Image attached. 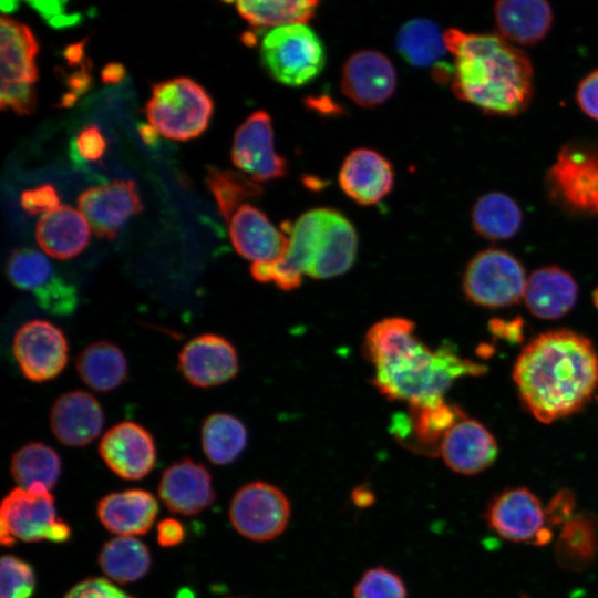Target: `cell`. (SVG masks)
<instances>
[{"mask_svg":"<svg viewBox=\"0 0 598 598\" xmlns=\"http://www.w3.org/2000/svg\"><path fill=\"white\" fill-rule=\"evenodd\" d=\"M363 354L374 367L373 385L390 400L423 405L444 400L463 377H477L486 367L461 357L443 343L435 350L423 343L406 318H385L365 334Z\"/></svg>","mask_w":598,"mask_h":598,"instance_id":"obj_1","label":"cell"},{"mask_svg":"<svg viewBox=\"0 0 598 598\" xmlns=\"http://www.w3.org/2000/svg\"><path fill=\"white\" fill-rule=\"evenodd\" d=\"M513 380L524 406L542 423L581 410L598 388V353L575 331L544 332L522 350Z\"/></svg>","mask_w":598,"mask_h":598,"instance_id":"obj_2","label":"cell"},{"mask_svg":"<svg viewBox=\"0 0 598 598\" xmlns=\"http://www.w3.org/2000/svg\"><path fill=\"white\" fill-rule=\"evenodd\" d=\"M453 56L452 91L489 115L515 116L530 104L534 69L528 55L498 33L444 32Z\"/></svg>","mask_w":598,"mask_h":598,"instance_id":"obj_3","label":"cell"},{"mask_svg":"<svg viewBox=\"0 0 598 598\" xmlns=\"http://www.w3.org/2000/svg\"><path fill=\"white\" fill-rule=\"evenodd\" d=\"M214 103L194 80L178 76L154 83L144 112L150 124L164 137L187 141L208 126Z\"/></svg>","mask_w":598,"mask_h":598,"instance_id":"obj_4","label":"cell"},{"mask_svg":"<svg viewBox=\"0 0 598 598\" xmlns=\"http://www.w3.org/2000/svg\"><path fill=\"white\" fill-rule=\"evenodd\" d=\"M260 58L274 80L287 86H301L323 70L326 49L312 28L296 23L266 33L260 44Z\"/></svg>","mask_w":598,"mask_h":598,"instance_id":"obj_5","label":"cell"},{"mask_svg":"<svg viewBox=\"0 0 598 598\" xmlns=\"http://www.w3.org/2000/svg\"><path fill=\"white\" fill-rule=\"evenodd\" d=\"M70 534V527L56 516L54 499L44 485L17 487L3 498L0 509L2 545L12 546L17 539L62 543Z\"/></svg>","mask_w":598,"mask_h":598,"instance_id":"obj_6","label":"cell"},{"mask_svg":"<svg viewBox=\"0 0 598 598\" xmlns=\"http://www.w3.org/2000/svg\"><path fill=\"white\" fill-rule=\"evenodd\" d=\"M553 198L567 209L598 215V144L568 142L548 169Z\"/></svg>","mask_w":598,"mask_h":598,"instance_id":"obj_7","label":"cell"},{"mask_svg":"<svg viewBox=\"0 0 598 598\" xmlns=\"http://www.w3.org/2000/svg\"><path fill=\"white\" fill-rule=\"evenodd\" d=\"M328 208H313L282 227L289 235V244L283 255L274 261L254 262L250 266L252 278L264 283H275L282 290L298 288L302 276L311 270L322 241Z\"/></svg>","mask_w":598,"mask_h":598,"instance_id":"obj_8","label":"cell"},{"mask_svg":"<svg viewBox=\"0 0 598 598\" xmlns=\"http://www.w3.org/2000/svg\"><path fill=\"white\" fill-rule=\"evenodd\" d=\"M527 277L520 261L506 250L488 248L467 264L462 279L465 297L484 308H504L523 299Z\"/></svg>","mask_w":598,"mask_h":598,"instance_id":"obj_9","label":"cell"},{"mask_svg":"<svg viewBox=\"0 0 598 598\" xmlns=\"http://www.w3.org/2000/svg\"><path fill=\"white\" fill-rule=\"evenodd\" d=\"M290 502L277 486L255 481L233 496L229 519L245 538L268 542L281 535L290 519Z\"/></svg>","mask_w":598,"mask_h":598,"instance_id":"obj_10","label":"cell"},{"mask_svg":"<svg viewBox=\"0 0 598 598\" xmlns=\"http://www.w3.org/2000/svg\"><path fill=\"white\" fill-rule=\"evenodd\" d=\"M12 350L21 372L33 382L56 378L69 358L63 331L47 320H31L22 324L14 334Z\"/></svg>","mask_w":598,"mask_h":598,"instance_id":"obj_11","label":"cell"},{"mask_svg":"<svg viewBox=\"0 0 598 598\" xmlns=\"http://www.w3.org/2000/svg\"><path fill=\"white\" fill-rule=\"evenodd\" d=\"M487 522L507 540L544 545L551 538L547 511L526 488H512L499 494L488 507Z\"/></svg>","mask_w":598,"mask_h":598,"instance_id":"obj_12","label":"cell"},{"mask_svg":"<svg viewBox=\"0 0 598 598\" xmlns=\"http://www.w3.org/2000/svg\"><path fill=\"white\" fill-rule=\"evenodd\" d=\"M230 155L234 165L255 182L281 178L288 171L286 158L275 147L271 117L265 111L251 113L237 127Z\"/></svg>","mask_w":598,"mask_h":598,"instance_id":"obj_13","label":"cell"},{"mask_svg":"<svg viewBox=\"0 0 598 598\" xmlns=\"http://www.w3.org/2000/svg\"><path fill=\"white\" fill-rule=\"evenodd\" d=\"M341 91L362 107H375L388 101L396 87V72L390 59L375 50H360L344 62Z\"/></svg>","mask_w":598,"mask_h":598,"instance_id":"obj_14","label":"cell"},{"mask_svg":"<svg viewBox=\"0 0 598 598\" xmlns=\"http://www.w3.org/2000/svg\"><path fill=\"white\" fill-rule=\"evenodd\" d=\"M99 451L109 468L124 480L145 477L156 462L152 434L132 421H123L109 429L100 441Z\"/></svg>","mask_w":598,"mask_h":598,"instance_id":"obj_15","label":"cell"},{"mask_svg":"<svg viewBox=\"0 0 598 598\" xmlns=\"http://www.w3.org/2000/svg\"><path fill=\"white\" fill-rule=\"evenodd\" d=\"M78 207L94 234L109 239H114L130 217L142 210L134 182L122 179L82 192Z\"/></svg>","mask_w":598,"mask_h":598,"instance_id":"obj_16","label":"cell"},{"mask_svg":"<svg viewBox=\"0 0 598 598\" xmlns=\"http://www.w3.org/2000/svg\"><path fill=\"white\" fill-rule=\"evenodd\" d=\"M178 370L196 388H212L238 372L234 346L224 337L205 333L189 340L178 354Z\"/></svg>","mask_w":598,"mask_h":598,"instance_id":"obj_17","label":"cell"},{"mask_svg":"<svg viewBox=\"0 0 598 598\" xmlns=\"http://www.w3.org/2000/svg\"><path fill=\"white\" fill-rule=\"evenodd\" d=\"M229 236L237 254L252 264L279 259L289 244L282 225L278 229L262 210L247 203L231 216Z\"/></svg>","mask_w":598,"mask_h":598,"instance_id":"obj_18","label":"cell"},{"mask_svg":"<svg viewBox=\"0 0 598 598\" xmlns=\"http://www.w3.org/2000/svg\"><path fill=\"white\" fill-rule=\"evenodd\" d=\"M466 417L461 408L441 400L430 404L409 405L408 413H396L391 421V432L399 441L417 451L440 452L441 443L450 429Z\"/></svg>","mask_w":598,"mask_h":598,"instance_id":"obj_19","label":"cell"},{"mask_svg":"<svg viewBox=\"0 0 598 598\" xmlns=\"http://www.w3.org/2000/svg\"><path fill=\"white\" fill-rule=\"evenodd\" d=\"M158 495L172 513L184 516L200 513L216 496L207 468L188 457L173 463L163 472Z\"/></svg>","mask_w":598,"mask_h":598,"instance_id":"obj_20","label":"cell"},{"mask_svg":"<svg viewBox=\"0 0 598 598\" xmlns=\"http://www.w3.org/2000/svg\"><path fill=\"white\" fill-rule=\"evenodd\" d=\"M394 172L391 163L371 148H355L344 158L339 184L343 193L360 205H373L392 189Z\"/></svg>","mask_w":598,"mask_h":598,"instance_id":"obj_21","label":"cell"},{"mask_svg":"<svg viewBox=\"0 0 598 598\" xmlns=\"http://www.w3.org/2000/svg\"><path fill=\"white\" fill-rule=\"evenodd\" d=\"M497 442L478 421L464 417L445 434L440 453L452 471L473 475L487 468L497 456Z\"/></svg>","mask_w":598,"mask_h":598,"instance_id":"obj_22","label":"cell"},{"mask_svg":"<svg viewBox=\"0 0 598 598\" xmlns=\"http://www.w3.org/2000/svg\"><path fill=\"white\" fill-rule=\"evenodd\" d=\"M104 414L99 401L87 392L75 390L60 395L52 405L50 427L68 446H84L102 431Z\"/></svg>","mask_w":598,"mask_h":598,"instance_id":"obj_23","label":"cell"},{"mask_svg":"<svg viewBox=\"0 0 598 598\" xmlns=\"http://www.w3.org/2000/svg\"><path fill=\"white\" fill-rule=\"evenodd\" d=\"M578 285L573 276L557 266L534 270L527 278L523 300L538 319L555 320L566 316L576 305Z\"/></svg>","mask_w":598,"mask_h":598,"instance_id":"obj_24","label":"cell"},{"mask_svg":"<svg viewBox=\"0 0 598 598\" xmlns=\"http://www.w3.org/2000/svg\"><path fill=\"white\" fill-rule=\"evenodd\" d=\"M497 33L516 47L534 45L549 32L554 12L544 0H502L494 3Z\"/></svg>","mask_w":598,"mask_h":598,"instance_id":"obj_25","label":"cell"},{"mask_svg":"<svg viewBox=\"0 0 598 598\" xmlns=\"http://www.w3.org/2000/svg\"><path fill=\"white\" fill-rule=\"evenodd\" d=\"M158 512L155 497L143 489H126L105 495L97 504L103 526L118 536L144 535Z\"/></svg>","mask_w":598,"mask_h":598,"instance_id":"obj_26","label":"cell"},{"mask_svg":"<svg viewBox=\"0 0 598 598\" xmlns=\"http://www.w3.org/2000/svg\"><path fill=\"white\" fill-rule=\"evenodd\" d=\"M91 227L82 213L71 206H60L41 216L35 238L41 249L56 259L80 255L90 241Z\"/></svg>","mask_w":598,"mask_h":598,"instance_id":"obj_27","label":"cell"},{"mask_svg":"<svg viewBox=\"0 0 598 598\" xmlns=\"http://www.w3.org/2000/svg\"><path fill=\"white\" fill-rule=\"evenodd\" d=\"M1 82L32 84L38 80L39 52L31 29L11 18L0 19Z\"/></svg>","mask_w":598,"mask_h":598,"instance_id":"obj_28","label":"cell"},{"mask_svg":"<svg viewBox=\"0 0 598 598\" xmlns=\"http://www.w3.org/2000/svg\"><path fill=\"white\" fill-rule=\"evenodd\" d=\"M357 250L358 236L353 225L340 212L328 208L320 250L308 276L326 279L343 275L352 267Z\"/></svg>","mask_w":598,"mask_h":598,"instance_id":"obj_29","label":"cell"},{"mask_svg":"<svg viewBox=\"0 0 598 598\" xmlns=\"http://www.w3.org/2000/svg\"><path fill=\"white\" fill-rule=\"evenodd\" d=\"M473 229L488 240H507L517 235L523 225V212L508 194L488 192L480 196L471 212Z\"/></svg>","mask_w":598,"mask_h":598,"instance_id":"obj_30","label":"cell"},{"mask_svg":"<svg viewBox=\"0 0 598 598\" xmlns=\"http://www.w3.org/2000/svg\"><path fill=\"white\" fill-rule=\"evenodd\" d=\"M75 365L82 381L96 392L112 391L127 377L124 353L109 341L89 344L78 355Z\"/></svg>","mask_w":598,"mask_h":598,"instance_id":"obj_31","label":"cell"},{"mask_svg":"<svg viewBox=\"0 0 598 598\" xmlns=\"http://www.w3.org/2000/svg\"><path fill=\"white\" fill-rule=\"evenodd\" d=\"M395 47L401 58L415 68H439L447 52L444 33L432 20L416 18L405 22L399 30Z\"/></svg>","mask_w":598,"mask_h":598,"instance_id":"obj_32","label":"cell"},{"mask_svg":"<svg viewBox=\"0 0 598 598\" xmlns=\"http://www.w3.org/2000/svg\"><path fill=\"white\" fill-rule=\"evenodd\" d=\"M555 554L560 566L579 570L592 563L598 555V518L580 513L561 527Z\"/></svg>","mask_w":598,"mask_h":598,"instance_id":"obj_33","label":"cell"},{"mask_svg":"<svg viewBox=\"0 0 598 598\" xmlns=\"http://www.w3.org/2000/svg\"><path fill=\"white\" fill-rule=\"evenodd\" d=\"M99 564L107 577L124 585L145 576L151 567V555L137 538L117 536L103 545Z\"/></svg>","mask_w":598,"mask_h":598,"instance_id":"obj_34","label":"cell"},{"mask_svg":"<svg viewBox=\"0 0 598 598\" xmlns=\"http://www.w3.org/2000/svg\"><path fill=\"white\" fill-rule=\"evenodd\" d=\"M247 444L244 423L228 413H213L202 425V446L207 458L217 465L234 462Z\"/></svg>","mask_w":598,"mask_h":598,"instance_id":"obj_35","label":"cell"},{"mask_svg":"<svg viewBox=\"0 0 598 598\" xmlns=\"http://www.w3.org/2000/svg\"><path fill=\"white\" fill-rule=\"evenodd\" d=\"M10 473L21 488L42 484L50 491L59 480L61 460L52 447L40 442H31L14 452Z\"/></svg>","mask_w":598,"mask_h":598,"instance_id":"obj_36","label":"cell"},{"mask_svg":"<svg viewBox=\"0 0 598 598\" xmlns=\"http://www.w3.org/2000/svg\"><path fill=\"white\" fill-rule=\"evenodd\" d=\"M319 2L312 0H248L237 1L239 16L257 28L272 29L307 23L316 13Z\"/></svg>","mask_w":598,"mask_h":598,"instance_id":"obj_37","label":"cell"},{"mask_svg":"<svg viewBox=\"0 0 598 598\" xmlns=\"http://www.w3.org/2000/svg\"><path fill=\"white\" fill-rule=\"evenodd\" d=\"M205 181L225 220L231 218L240 207L239 204H246V199L259 196L262 192L255 181L231 169L209 167Z\"/></svg>","mask_w":598,"mask_h":598,"instance_id":"obj_38","label":"cell"},{"mask_svg":"<svg viewBox=\"0 0 598 598\" xmlns=\"http://www.w3.org/2000/svg\"><path fill=\"white\" fill-rule=\"evenodd\" d=\"M6 271L14 287L33 295L47 287L58 275L50 260L31 248L13 250L7 260Z\"/></svg>","mask_w":598,"mask_h":598,"instance_id":"obj_39","label":"cell"},{"mask_svg":"<svg viewBox=\"0 0 598 598\" xmlns=\"http://www.w3.org/2000/svg\"><path fill=\"white\" fill-rule=\"evenodd\" d=\"M406 596L402 578L383 566L364 571L353 589V598H406Z\"/></svg>","mask_w":598,"mask_h":598,"instance_id":"obj_40","label":"cell"},{"mask_svg":"<svg viewBox=\"0 0 598 598\" xmlns=\"http://www.w3.org/2000/svg\"><path fill=\"white\" fill-rule=\"evenodd\" d=\"M0 598H30L35 587L32 568L22 559L4 555L0 567Z\"/></svg>","mask_w":598,"mask_h":598,"instance_id":"obj_41","label":"cell"},{"mask_svg":"<svg viewBox=\"0 0 598 598\" xmlns=\"http://www.w3.org/2000/svg\"><path fill=\"white\" fill-rule=\"evenodd\" d=\"M37 105V93L32 84L6 83L0 86V106L11 109L19 115L30 114Z\"/></svg>","mask_w":598,"mask_h":598,"instance_id":"obj_42","label":"cell"},{"mask_svg":"<svg viewBox=\"0 0 598 598\" xmlns=\"http://www.w3.org/2000/svg\"><path fill=\"white\" fill-rule=\"evenodd\" d=\"M20 204L30 215H44L61 206L55 188L49 184L23 190L20 197Z\"/></svg>","mask_w":598,"mask_h":598,"instance_id":"obj_43","label":"cell"},{"mask_svg":"<svg viewBox=\"0 0 598 598\" xmlns=\"http://www.w3.org/2000/svg\"><path fill=\"white\" fill-rule=\"evenodd\" d=\"M64 598H135L104 578L90 577L72 587Z\"/></svg>","mask_w":598,"mask_h":598,"instance_id":"obj_44","label":"cell"},{"mask_svg":"<svg viewBox=\"0 0 598 598\" xmlns=\"http://www.w3.org/2000/svg\"><path fill=\"white\" fill-rule=\"evenodd\" d=\"M575 97L581 112L598 122V69L592 70L579 81Z\"/></svg>","mask_w":598,"mask_h":598,"instance_id":"obj_45","label":"cell"},{"mask_svg":"<svg viewBox=\"0 0 598 598\" xmlns=\"http://www.w3.org/2000/svg\"><path fill=\"white\" fill-rule=\"evenodd\" d=\"M75 142L79 154L84 159L97 161L106 150V141L100 128L95 125H89L82 128Z\"/></svg>","mask_w":598,"mask_h":598,"instance_id":"obj_46","label":"cell"},{"mask_svg":"<svg viewBox=\"0 0 598 598\" xmlns=\"http://www.w3.org/2000/svg\"><path fill=\"white\" fill-rule=\"evenodd\" d=\"M574 498L567 491L559 492L546 509L550 525L565 524L573 516Z\"/></svg>","mask_w":598,"mask_h":598,"instance_id":"obj_47","label":"cell"},{"mask_svg":"<svg viewBox=\"0 0 598 598\" xmlns=\"http://www.w3.org/2000/svg\"><path fill=\"white\" fill-rule=\"evenodd\" d=\"M185 532L183 525L174 518H165L157 525V542L163 547H173L182 543Z\"/></svg>","mask_w":598,"mask_h":598,"instance_id":"obj_48","label":"cell"},{"mask_svg":"<svg viewBox=\"0 0 598 598\" xmlns=\"http://www.w3.org/2000/svg\"><path fill=\"white\" fill-rule=\"evenodd\" d=\"M491 332L502 339L518 342L523 339V320L516 318L514 320H502L495 318L489 322Z\"/></svg>","mask_w":598,"mask_h":598,"instance_id":"obj_49","label":"cell"},{"mask_svg":"<svg viewBox=\"0 0 598 598\" xmlns=\"http://www.w3.org/2000/svg\"><path fill=\"white\" fill-rule=\"evenodd\" d=\"M29 4L37 10L41 17L53 19L61 14L64 2L62 1H31Z\"/></svg>","mask_w":598,"mask_h":598,"instance_id":"obj_50","label":"cell"},{"mask_svg":"<svg viewBox=\"0 0 598 598\" xmlns=\"http://www.w3.org/2000/svg\"><path fill=\"white\" fill-rule=\"evenodd\" d=\"M375 499L372 489L365 485L357 486L351 492V501L357 507L367 508L373 505Z\"/></svg>","mask_w":598,"mask_h":598,"instance_id":"obj_51","label":"cell"},{"mask_svg":"<svg viewBox=\"0 0 598 598\" xmlns=\"http://www.w3.org/2000/svg\"><path fill=\"white\" fill-rule=\"evenodd\" d=\"M125 76V68L118 62H111L104 65L101 71V78L104 83H117Z\"/></svg>","mask_w":598,"mask_h":598,"instance_id":"obj_52","label":"cell"},{"mask_svg":"<svg viewBox=\"0 0 598 598\" xmlns=\"http://www.w3.org/2000/svg\"><path fill=\"white\" fill-rule=\"evenodd\" d=\"M85 42H86V40H83L81 42L73 43V44L66 47V49L63 52V56L66 59V61L70 64L80 63L82 61V59L84 56V44H85Z\"/></svg>","mask_w":598,"mask_h":598,"instance_id":"obj_53","label":"cell"},{"mask_svg":"<svg viewBox=\"0 0 598 598\" xmlns=\"http://www.w3.org/2000/svg\"><path fill=\"white\" fill-rule=\"evenodd\" d=\"M138 133L148 145H154L158 141V132L151 124H140Z\"/></svg>","mask_w":598,"mask_h":598,"instance_id":"obj_54","label":"cell"},{"mask_svg":"<svg viewBox=\"0 0 598 598\" xmlns=\"http://www.w3.org/2000/svg\"><path fill=\"white\" fill-rule=\"evenodd\" d=\"M79 21V16H58L50 20V23L53 27H70L75 24Z\"/></svg>","mask_w":598,"mask_h":598,"instance_id":"obj_55","label":"cell"},{"mask_svg":"<svg viewBox=\"0 0 598 598\" xmlns=\"http://www.w3.org/2000/svg\"><path fill=\"white\" fill-rule=\"evenodd\" d=\"M18 3L16 1H2L0 7L3 12H11L17 9Z\"/></svg>","mask_w":598,"mask_h":598,"instance_id":"obj_56","label":"cell"},{"mask_svg":"<svg viewBox=\"0 0 598 598\" xmlns=\"http://www.w3.org/2000/svg\"><path fill=\"white\" fill-rule=\"evenodd\" d=\"M592 303L598 309V287L592 292Z\"/></svg>","mask_w":598,"mask_h":598,"instance_id":"obj_57","label":"cell"},{"mask_svg":"<svg viewBox=\"0 0 598 598\" xmlns=\"http://www.w3.org/2000/svg\"><path fill=\"white\" fill-rule=\"evenodd\" d=\"M227 598H237V597H227Z\"/></svg>","mask_w":598,"mask_h":598,"instance_id":"obj_58","label":"cell"}]
</instances>
